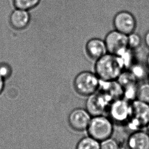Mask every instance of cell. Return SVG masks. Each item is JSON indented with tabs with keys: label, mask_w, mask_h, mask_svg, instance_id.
Segmentation results:
<instances>
[{
	"label": "cell",
	"mask_w": 149,
	"mask_h": 149,
	"mask_svg": "<svg viewBox=\"0 0 149 149\" xmlns=\"http://www.w3.org/2000/svg\"><path fill=\"white\" fill-rule=\"evenodd\" d=\"M125 69L120 58L116 55L106 53L95 60V72L100 80H116Z\"/></svg>",
	"instance_id": "cell-1"
},
{
	"label": "cell",
	"mask_w": 149,
	"mask_h": 149,
	"mask_svg": "<svg viewBox=\"0 0 149 149\" xmlns=\"http://www.w3.org/2000/svg\"><path fill=\"white\" fill-rule=\"evenodd\" d=\"M86 131L89 136L101 142L112 136L114 132V123L109 116L105 115L92 116Z\"/></svg>",
	"instance_id": "cell-2"
},
{
	"label": "cell",
	"mask_w": 149,
	"mask_h": 149,
	"mask_svg": "<svg viewBox=\"0 0 149 149\" xmlns=\"http://www.w3.org/2000/svg\"><path fill=\"white\" fill-rule=\"evenodd\" d=\"M100 79L95 74L88 70H82L74 77L72 85L80 95L88 97L99 90Z\"/></svg>",
	"instance_id": "cell-3"
},
{
	"label": "cell",
	"mask_w": 149,
	"mask_h": 149,
	"mask_svg": "<svg viewBox=\"0 0 149 149\" xmlns=\"http://www.w3.org/2000/svg\"><path fill=\"white\" fill-rule=\"evenodd\" d=\"M131 107L130 118L124 126L131 132L146 128L149 122V104L135 100L131 102Z\"/></svg>",
	"instance_id": "cell-4"
},
{
	"label": "cell",
	"mask_w": 149,
	"mask_h": 149,
	"mask_svg": "<svg viewBox=\"0 0 149 149\" xmlns=\"http://www.w3.org/2000/svg\"><path fill=\"white\" fill-rule=\"evenodd\" d=\"M131 111V102L120 97L112 102L107 113L114 124L124 126L130 118Z\"/></svg>",
	"instance_id": "cell-5"
},
{
	"label": "cell",
	"mask_w": 149,
	"mask_h": 149,
	"mask_svg": "<svg viewBox=\"0 0 149 149\" xmlns=\"http://www.w3.org/2000/svg\"><path fill=\"white\" fill-rule=\"evenodd\" d=\"M85 103V109L91 116L105 115L107 113L109 106L114 100L102 91H97L95 93L87 97Z\"/></svg>",
	"instance_id": "cell-6"
},
{
	"label": "cell",
	"mask_w": 149,
	"mask_h": 149,
	"mask_svg": "<svg viewBox=\"0 0 149 149\" xmlns=\"http://www.w3.org/2000/svg\"><path fill=\"white\" fill-rule=\"evenodd\" d=\"M114 30L128 35L134 32L136 28V19L134 15L128 11H120L113 19Z\"/></svg>",
	"instance_id": "cell-7"
},
{
	"label": "cell",
	"mask_w": 149,
	"mask_h": 149,
	"mask_svg": "<svg viewBox=\"0 0 149 149\" xmlns=\"http://www.w3.org/2000/svg\"><path fill=\"white\" fill-rule=\"evenodd\" d=\"M108 53L118 55L128 48L127 35L116 31H110L106 35L105 40Z\"/></svg>",
	"instance_id": "cell-8"
},
{
	"label": "cell",
	"mask_w": 149,
	"mask_h": 149,
	"mask_svg": "<svg viewBox=\"0 0 149 149\" xmlns=\"http://www.w3.org/2000/svg\"><path fill=\"white\" fill-rule=\"evenodd\" d=\"M91 117L85 108H77L71 111L68 115V124L74 130L83 132L87 130Z\"/></svg>",
	"instance_id": "cell-9"
},
{
	"label": "cell",
	"mask_w": 149,
	"mask_h": 149,
	"mask_svg": "<svg viewBox=\"0 0 149 149\" xmlns=\"http://www.w3.org/2000/svg\"><path fill=\"white\" fill-rule=\"evenodd\" d=\"M128 149H149V134L143 129L131 132L127 140Z\"/></svg>",
	"instance_id": "cell-10"
},
{
	"label": "cell",
	"mask_w": 149,
	"mask_h": 149,
	"mask_svg": "<svg viewBox=\"0 0 149 149\" xmlns=\"http://www.w3.org/2000/svg\"><path fill=\"white\" fill-rule=\"evenodd\" d=\"M85 50L87 56L95 60L108 53L104 40L99 38L88 40L85 44Z\"/></svg>",
	"instance_id": "cell-11"
},
{
	"label": "cell",
	"mask_w": 149,
	"mask_h": 149,
	"mask_svg": "<svg viewBox=\"0 0 149 149\" xmlns=\"http://www.w3.org/2000/svg\"><path fill=\"white\" fill-rule=\"evenodd\" d=\"M30 22L29 11L15 9L11 13L10 23L12 27L17 30H22L28 27Z\"/></svg>",
	"instance_id": "cell-12"
},
{
	"label": "cell",
	"mask_w": 149,
	"mask_h": 149,
	"mask_svg": "<svg viewBox=\"0 0 149 149\" xmlns=\"http://www.w3.org/2000/svg\"><path fill=\"white\" fill-rule=\"evenodd\" d=\"M98 91L106 93L114 100L123 97V88L117 80L110 81L100 80Z\"/></svg>",
	"instance_id": "cell-13"
},
{
	"label": "cell",
	"mask_w": 149,
	"mask_h": 149,
	"mask_svg": "<svg viewBox=\"0 0 149 149\" xmlns=\"http://www.w3.org/2000/svg\"><path fill=\"white\" fill-rule=\"evenodd\" d=\"M75 149H100V142L88 135L78 141Z\"/></svg>",
	"instance_id": "cell-14"
},
{
	"label": "cell",
	"mask_w": 149,
	"mask_h": 149,
	"mask_svg": "<svg viewBox=\"0 0 149 149\" xmlns=\"http://www.w3.org/2000/svg\"><path fill=\"white\" fill-rule=\"evenodd\" d=\"M146 68L148 67H145L143 64H139L135 63L131 66L130 68L128 70L131 72L135 79L137 81L139 80H143L146 78L148 77L149 73L148 74Z\"/></svg>",
	"instance_id": "cell-15"
},
{
	"label": "cell",
	"mask_w": 149,
	"mask_h": 149,
	"mask_svg": "<svg viewBox=\"0 0 149 149\" xmlns=\"http://www.w3.org/2000/svg\"><path fill=\"white\" fill-rule=\"evenodd\" d=\"M139 85L137 82L131 83L123 88V97L129 101L132 102L137 99V95Z\"/></svg>",
	"instance_id": "cell-16"
},
{
	"label": "cell",
	"mask_w": 149,
	"mask_h": 149,
	"mask_svg": "<svg viewBox=\"0 0 149 149\" xmlns=\"http://www.w3.org/2000/svg\"><path fill=\"white\" fill-rule=\"evenodd\" d=\"M40 0H13L15 8L29 11L37 6Z\"/></svg>",
	"instance_id": "cell-17"
},
{
	"label": "cell",
	"mask_w": 149,
	"mask_h": 149,
	"mask_svg": "<svg viewBox=\"0 0 149 149\" xmlns=\"http://www.w3.org/2000/svg\"><path fill=\"white\" fill-rule=\"evenodd\" d=\"M137 100L149 104V83H143L139 85Z\"/></svg>",
	"instance_id": "cell-18"
},
{
	"label": "cell",
	"mask_w": 149,
	"mask_h": 149,
	"mask_svg": "<svg viewBox=\"0 0 149 149\" xmlns=\"http://www.w3.org/2000/svg\"><path fill=\"white\" fill-rule=\"evenodd\" d=\"M127 42L129 48L133 50L140 47L142 43L141 35L135 32L127 35Z\"/></svg>",
	"instance_id": "cell-19"
},
{
	"label": "cell",
	"mask_w": 149,
	"mask_h": 149,
	"mask_svg": "<svg viewBox=\"0 0 149 149\" xmlns=\"http://www.w3.org/2000/svg\"><path fill=\"white\" fill-rule=\"evenodd\" d=\"M100 149H121L120 143L116 139L110 137L100 142Z\"/></svg>",
	"instance_id": "cell-20"
},
{
	"label": "cell",
	"mask_w": 149,
	"mask_h": 149,
	"mask_svg": "<svg viewBox=\"0 0 149 149\" xmlns=\"http://www.w3.org/2000/svg\"><path fill=\"white\" fill-rule=\"evenodd\" d=\"M13 70L10 64L6 62L0 63V75L6 81L13 75Z\"/></svg>",
	"instance_id": "cell-21"
},
{
	"label": "cell",
	"mask_w": 149,
	"mask_h": 149,
	"mask_svg": "<svg viewBox=\"0 0 149 149\" xmlns=\"http://www.w3.org/2000/svg\"><path fill=\"white\" fill-rule=\"evenodd\" d=\"M5 86V80L0 75V95L4 91Z\"/></svg>",
	"instance_id": "cell-22"
},
{
	"label": "cell",
	"mask_w": 149,
	"mask_h": 149,
	"mask_svg": "<svg viewBox=\"0 0 149 149\" xmlns=\"http://www.w3.org/2000/svg\"><path fill=\"white\" fill-rule=\"evenodd\" d=\"M144 42L147 48L149 49V30L147 31L144 37Z\"/></svg>",
	"instance_id": "cell-23"
},
{
	"label": "cell",
	"mask_w": 149,
	"mask_h": 149,
	"mask_svg": "<svg viewBox=\"0 0 149 149\" xmlns=\"http://www.w3.org/2000/svg\"><path fill=\"white\" fill-rule=\"evenodd\" d=\"M146 65L148 69H149V54L147 55V58H146Z\"/></svg>",
	"instance_id": "cell-24"
},
{
	"label": "cell",
	"mask_w": 149,
	"mask_h": 149,
	"mask_svg": "<svg viewBox=\"0 0 149 149\" xmlns=\"http://www.w3.org/2000/svg\"><path fill=\"white\" fill-rule=\"evenodd\" d=\"M146 128H147V132L149 134V122L148 124H147V126H146Z\"/></svg>",
	"instance_id": "cell-25"
},
{
	"label": "cell",
	"mask_w": 149,
	"mask_h": 149,
	"mask_svg": "<svg viewBox=\"0 0 149 149\" xmlns=\"http://www.w3.org/2000/svg\"><path fill=\"white\" fill-rule=\"evenodd\" d=\"M147 79H148V82L149 83V73L148 76V77H147Z\"/></svg>",
	"instance_id": "cell-26"
}]
</instances>
